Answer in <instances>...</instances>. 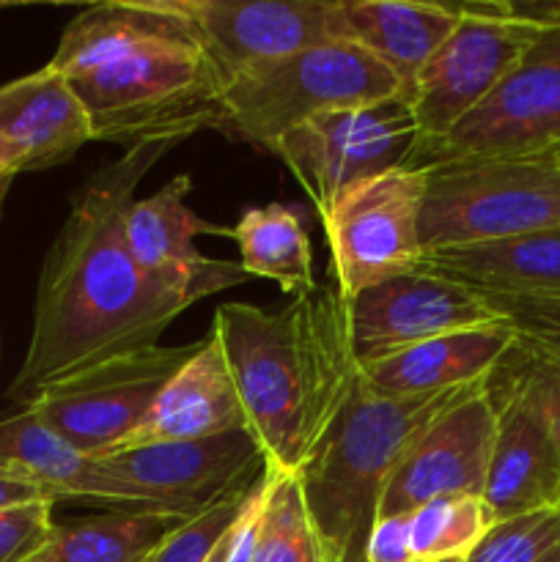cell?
<instances>
[{
	"label": "cell",
	"instance_id": "6da1fadb",
	"mask_svg": "<svg viewBox=\"0 0 560 562\" xmlns=\"http://www.w3.org/2000/svg\"><path fill=\"white\" fill-rule=\"evenodd\" d=\"M176 146L159 140L126 148L71 195L69 214L44 256L31 340L5 390L9 401L27 406L47 387L102 362L154 349L190 307L148 278L126 245V214L137 187Z\"/></svg>",
	"mask_w": 560,
	"mask_h": 562
},
{
	"label": "cell",
	"instance_id": "7a4b0ae2",
	"mask_svg": "<svg viewBox=\"0 0 560 562\" xmlns=\"http://www.w3.org/2000/svg\"><path fill=\"white\" fill-rule=\"evenodd\" d=\"M212 333L264 467L300 475L360 379L338 285H316L278 311L228 302L214 311Z\"/></svg>",
	"mask_w": 560,
	"mask_h": 562
},
{
	"label": "cell",
	"instance_id": "3957f363",
	"mask_svg": "<svg viewBox=\"0 0 560 562\" xmlns=\"http://www.w3.org/2000/svg\"><path fill=\"white\" fill-rule=\"evenodd\" d=\"M146 9V22L108 60L69 80L99 143H184L217 130L228 77L173 0H148Z\"/></svg>",
	"mask_w": 560,
	"mask_h": 562
},
{
	"label": "cell",
	"instance_id": "277c9868",
	"mask_svg": "<svg viewBox=\"0 0 560 562\" xmlns=\"http://www.w3.org/2000/svg\"><path fill=\"white\" fill-rule=\"evenodd\" d=\"M467 387L395 398L373 393L357 379L349 404L296 475L329 562H366L368 536L401 456Z\"/></svg>",
	"mask_w": 560,
	"mask_h": 562
},
{
	"label": "cell",
	"instance_id": "5b68a950",
	"mask_svg": "<svg viewBox=\"0 0 560 562\" xmlns=\"http://www.w3.org/2000/svg\"><path fill=\"white\" fill-rule=\"evenodd\" d=\"M390 97H404V86L388 66L357 44L329 38L231 77L214 132L269 154L316 115Z\"/></svg>",
	"mask_w": 560,
	"mask_h": 562
},
{
	"label": "cell",
	"instance_id": "8992f818",
	"mask_svg": "<svg viewBox=\"0 0 560 562\" xmlns=\"http://www.w3.org/2000/svg\"><path fill=\"white\" fill-rule=\"evenodd\" d=\"M423 170V252L560 228V159L555 154L464 157Z\"/></svg>",
	"mask_w": 560,
	"mask_h": 562
},
{
	"label": "cell",
	"instance_id": "52a82bcc",
	"mask_svg": "<svg viewBox=\"0 0 560 562\" xmlns=\"http://www.w3.org/2000/svg\"><path fill=\"white\" fill-rule=\"evenodd\" d=\"M538 36L492 91L450 135L412 151L406 168L464 157L560 154V0L514 3Z\"/></svg>",
	"mask_w": 560,
	"mask_h": 562
},
{
	"label": "cell",
	"instance_id": "ba28073f",
	"mask_svg": "<svg viewBox=\"0 0 560 562\" xmlns=\"http://www.w3.org/2000/svg\"><path fill=\"white\" fill-rule=\"evenodd\" d=\"M417 143L421 132L410 102L390 97L316 115L280 137L269 154L291 170L324 220L351 187L406 168Z\"/></svg>",
	"mask_w": 560,
	"mask_h": 562
},
{
	"label": "cell",
	"instance_id": "9c48e42d",
	"mask_svg": "<svg viewBox=\"0 0 560 562\" xmlns=\"http://www.w3.org/2000/svg\"><path fill=\"white\" fill-rule=\"evenodd\" d=\"M536 36V22L525 20L511 0L459 3L453 33L404 93L421 132L417 148L443 140L481 108Z\"/></svg>",
	"mask_w": 560,
	"mask_h": 562
},
{
	"label": "cell",
	"instance_id": "30bf717a",
	"mask_svg": "<svg viewBox=\"0 0 560 562\" xmlns=\"http://www.w3.org/2000/svg\"><path fill=\"white\" fill-rule=\"evenodd\" d=\"M198 340L154 346L102 362L80 376L38 393L22 409L33 412L55 434L88 456L121 448L152 412L165 384L195 351Z\"/></svg>",
	"mask_w": 560,
	"mask_h": 562
},
{
	"label": "cell",
	"instance_id": "8fae6325",
	"mask_svg": "<svg viewBox=\"0 0 560 562\" xmlns=\"http://www.w3.org/2000/svg\"><path fill=\"white\" fill-rule=\"evenodd\" d=\"M426 170L395 168L351 187L322 220L344 300L421 267Z\"/></svg>",
	"mask_w": 560,
	"mask_h": 562
},
{
	"label": "cell",
	"instance_id": "7c38bea8",
	"mask_svg": "<svg viewBox=\"0 0 560 562\" xmlns=\"http://www.w3.org/2000/svg\"><path fill=\"white\" fill-rule=\"evenodd\" d=\"M104 470L176 519H192L264 472V453L247 428L192 442H157L97 456Z\"/></svg>",
	"mask_w": 560,
	"mask_h": 562
},
{
	"label": "cell",
	"instance_id": "4fadbf2b",
	"mask_svg": "<svg viewBox=\"0 0 560 562\" xmlns=\"http://www.w3.org/2000/svg\"><path fill=\"white\" fill-rule=\"evenodd\" d=\"M494 431L497 412L483 379L417 431L384 488L379 516H406L443 497L483 499Z\"/></svg>",
	"mask_w": 560,
	"mask_h": 562
},
{
	"label": "cell",
	"instance_id": "5bb4252c",
	"mask_svg": "<svg viewBox=\"0 0 560 562\" xmlns=\"http://www.w3.org/2000/svg\"><path fill=\"white\" fill-rule=\"evenodd\" d=\"M357 366L421 346L443 335L505 322L481 296L439 274L412 269L346 300Z\"/></svg>",
	"mask_w": 560,
	"mask_h": 562
},
{
	"label": "cell",
	"instance_id": "9a60e30c",
	"mask_svg": "<svg viewBox=\"0 0 560 562\" xmlns=\"http://www.w3.org/2000/svg\"><path fill=\"white\" fill-rule=\"evenodd\" d=\"M190 192L192 179L179 173L148 198H137L126 214V245L148 278L192 307L206 296L242 285L247 274L239 263L198 250V236H234V228L214 225L192 212L187 206Z\"/></svg>",
	"mask_w": 560,
	"mask_h": 562
},
{
	"label": "cell",
	"instance_id": "2e32d148",
	"mask_svg": "<svg viewBox=\"0 0 560 562\" xmlns=\"http://www.w3.org/2000/svg\"><path fill=\"white\" fill-rule=\"evenodd\" d=\"M223 75L338 38V0H173Z\"/></svg>",
	"mask_w": 560,
	"mask_h": 562
},
{
	"label": "cell",
	"instance_id": "e0dca14e",
	"mask_svg": "<svg viewBox=\"0 0 560 562\" xmlns=\"http://www.w3.org/2000/svg\"><path fill=\"white\" fill-rule=\"evenodd\" d=\"M0 467L33 481L55 503L77 499L102 510L168 516L27 409L0 417Z\"/></svg>",
	"mask_w": 560,
	"mask_h": 562
},
{
	"label": "cell",
	"instance_id": "ac0fdd59",
	"mask_svg": "<svg viewBox=\"0 0 560 562\" xmlns=\"http://www.w3.org/2000/svg\"><path fill=\"white\" fill-rule=\"evenodd\" d=\"M486 390L497 412L492 461H489L483 503L494 521L536 510L558 508L560 448L527 401L511 390L492 384Z\"/></svg>",
	"mask_w": 560,
	"mask_h": 562
},
{
	"label": "cell",
	"instance_id": "d6986e66",
	"mask_svg": "<svg viewBox=\"0 0 560 562\" xmlns=\"http://www.w3.org/2000/svg\"><path fill=\"white\" fill-rule=\"evenodd\" d=\"M91 140L86 108L53 66L0 86V148L16 176L69 162Z\"/></svg>",
	"mask_w": 560,
	"mask_h": 562
},
{
	"label": "cell",
	"instance_id": "ffe728a7",
	"mask_svg": "<svg viewBox=\"0 0 560 562\" xmlns=\"http://www.w3.org/2000/svg\"><path fill=\"white\" fill-rule=\"evenodd\" d=\"M245 428V409L217 335L198 338L190 360L170 376L143 426L121 448L192 442ZM119 450V448H115Z\"/></svg>",
	"mask_w": 560,
	"mask_h": 562
},
{
	"label": "cell",
	"instance_id": "44dd1931",
	"mask_svg": "<svg viewBox=\"0 0 560 562\" xmlns=\"http://www.w3.org/2000/svg\"><path fill=\"white\" fill-rule=\"evenodd\" d=\"M514 344L508 322L464 329L360 366V382L373 393L395 398L448 393L489 379Z\"/></svg>",
	"mask_w": 560,
	"mask_h": 562
},
{
	"label": "cell",
	"instance_id": "7402d4cb",
	"mask_svg": "<svg viewBox=\"0 0 560 562\" xmlns=\"http://www.w3.org/2000/svg\"><path fill=\"white\" fill-rule=\"evenodd\" d=\"M417 269L439 274L481 300L552 296L560 294V228L423 252Z\"/></svg>",
	"mask_w": 560,
	"mask_h": 562
},
{
	"label": "cell",
	"instance_id": "603a6c76",
	"mask_svg": "<svg viewBox=\"0 0 560 562\" xmlns=\"http://www.w3.org/2000/svg\"><path fill=\"white\" fill-rule=\"evenodd\" d=\"M459 22V3L338 0L335 31L388 66L406 88L426 69Z\"/></svg>",
	"mask_w": 560,
	"mask_h": 562
},
{
	"label": "cell",
	"instance_id": "cb8c5ba5",
	"mask_svg": "<svg viewBox=\"0 0 560 562\" xmlns=\"http://www.w3.org/2000/svg\"><path fill=\"white\" fill-rule=\"evenodd\" d=\"M239 267L247 278H264L280 285L291 300L316 289L311 234L305 217L289 203H267L242 212L234 225Z\"/></svg>",
	"mask_w": 560,
	"mask_h": 562
},
{
	"label": "cell",
	"instance_id": "d4e9b609",
	"mask_svg": "<svg viewBox=\"0 0 560 562\" xmlns=\"http://www.w3.org/2000/svg\"><path fill=\"white\" fill-rule=\"evenodd\" d=\"M179 521L184 519L124 510L55 521L49 541L25 562H146Z\"/></svg>",
	"mask_w": 560,
	"mask_h": 562
},
{
	"label": "cell",
	"instance_id": "484cf974",
	"mask_svg": "<svg viewBox=\"0 0 560 562\" xmlns=\"http://www.w3.org/2000/svg\"><path fill=\"white\" fill-rule=\"evenodd\" d=\"M494 519L481 497H443L410 514L415 562L467 560L492 530Z\"/></svg>",
	"mask_w": 560,
	"mask_h": 562
},
{
	"label": "cell",
	"instance_id": "4316f807",
	"mask_svg": "<svg viewBox=\"0 0 560 562\" xmlns=\"http://www.w3.org/2000/svg\"><path fill=\"white\" fill-rule=\"evenodd\" d=\"M269 472H272V486L264 505L261 536L253 562H329L307 514L300 477Z\"/></svg>",
	"mask_w": 560,
	"mask_h": 562
},
{
	"label": "cell",
	"instance_id": "83f0119b",
	"mask_svg": "<svg viewBox=\"0 0 560 562\" xmlns=\"http://www.w3.org/2000/svg\"><path fill=\"white\" fill-rule=\"evenodd\" d=\"M464 562H560V508L494 521Z\"/></svg>",
	"mask_w": 560,
	"mask_h": 562
},
{
	"label": "cell",
	"instance_id": "f1b7e54d",
	"mask_svg": "<svg viewBox=\"0 0 560 562\" xmlns=\"http://www.w3.org/2000/svg\"><path fill=\"white\" fill-rule=\"evenodd\" d=\"M489 382L527 401L560 448V366L541 360L514 344V349L489 373Z\"/></svg>",
	"mask_w": 560,
	"mask_h": 562
},
{
	"label": "cell",
	"instance_id": "f546056e",
	"mask_svg": "<svg viewBox=\"0 0 560 562\" xmlns=\"http://www.w3.org/2000/svg\"><path fill=\"white\" fill-rule=\"evenodd\" d=\"M253 488V486H250ZM234 492L203 514L179 521L146 562H206L239 516L247 492Z\"/></svg>",
	"mask_w": 560,
	"mask_h": 562
},
{
	"label": "cell",
	"instance_id": "4dcf8cb0",
	"mask_svg": "<svg viewBox=\"0 0 560 562\" xmlns=\"http://www.w3.org/2000/svg\"><path fill=\"white\" fill-rule=\"evenodd\" d=\"M483 302L508 322L516 346L560 366V294Z\"/></svg>",
	"mask_w": 560,
	"mask_h": 562
},
{
	"label": "cell",
	"instance_id": "1f68e13d",
	"mask_svg": "<svg viewBox=\"0 0 560 562\" xmlns=\"http://www.w3.org/2000/svg\"><path fill=\"white\" fill-rule=\"evenodd\" d=\"M55 503H31L0 510V562L31 560L55 530Z\"/></svg>",
	"mask_w": 560,
	"mask_h": 562
},
{
	"label": "cell",
	"instance_id": "d6a6232c",
	"mask_svg": "<svg viewBox=\"0 0 560 562\" xmlns=\"http://www.w3.org/2000/svg\"><path fill=\"white\" fill-rule=\"evenodd\" d=\"M366 562H415L410 543V514L379 516L366 543Z\"/></svg>",
	"mask_w": 560,
	"mask_h": 562
},
{
	"label": "cell",
	"instance_id": "836d02e7",
	"mask_svg": "<svg viewBox=\"0 0 560 562\" xmlns=\"http://www.w3.org/2000/svg\"><path fill=\"white\" fill-rule=\"evenodd\" d=\"M31 503H55V499L49 497V494H44L33 481H27V477L0 467V510L16 508V505H31Z\"/></svg>",
	"mask_w": 560,
	"mask_h": 562
},
{
	"label": "cell",
	"instance_id": "e575fe53",
	"mask_svg": "<svg viewBox=\"0 0 560 562\" xmlns=\"http://www.w3.org/2000/svg\"><path fill=\"white\" fill-rule=\"evenodd\" d=\"M14 176H16V170L11 168L9 157H5L3 148H0V190H9V184L14 181Z\"/></svg>",
	"mask_w": 560,
	"mask_h": 562
},
{
	"label": "cell",
	"instance_id": "d590c367",
	"mask_svg": "<svg viewBox=\"0 0 560 562\" xmlns=\"http://www.w3.org/2000/svg\"><path fill=\"white\" fill-rule=\"evenodd\" d=\"M5 192H9V190H0V203H3V198H5Z\"/></svg>",
	"mask_w": 560,
	"mask_h": 562
},
{
	"label": "cell",
	"instance_id": "8d00e7d4",
	"mask_svg": "<svg viewBox=\"0 0 560 562\" xmlns=\"http://www.w3.org/2000/svg\"><path fill=\"white\" fill-rule=\"evenodd\" d=\"M445 562H464V560H445Z\"/></svg>",
	"mask_w": 560,
	"mask_h": 562
},
{
	"label": "cell",
	"instance_id": "74e56055",
	"mask_svg": "<svg viewBox=\"0 0 560 562\" xmlns=\"http://www.w3.org/2000/svg\"><path fill=\"white\" fill-rule=\"evenodd\" d=\"M555 157H558V159H560V154H555Z\"/></svg>",
	"mask_w": 560,
	"mask_h": 562
},
{
	"label": "cell",
	"instance_id": "f35d334b",
	"mask_svg": "<svg viewBox=\"0 0 560 562\" xmlns=\"http://www.w3.org/2000/svg\"><path fill=\"white\" fill-rule=\"evenodd\" d=\"M558 508H560V499H558Z\"/></svg>",
	"mask_w": 560,
	"mask_h": 562
}]
</instances>
